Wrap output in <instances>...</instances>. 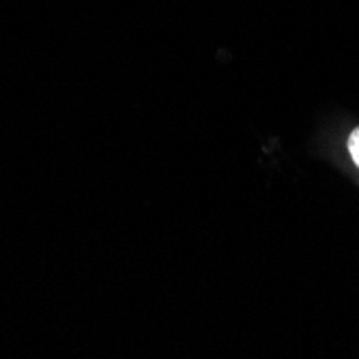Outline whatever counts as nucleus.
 <instances>
[{"instance_id":"obj_1","label":"nucleus","mask_w":359,"mask_h":359,"mask_svg":"<svg viewBox=\"0 0 359 359\" xmlns=\"http://www.w3.org/2000/svg\"><path fill=\"white\" fill-rule=\"evenodd\" d=\"M348 153H351V157L355 161V166L359 168V127L355 129V132L351 134V138H348Z\"/></svg>"}]
</instances>
